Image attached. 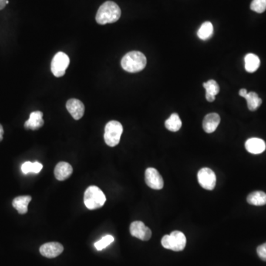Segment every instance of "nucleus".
<instances>
[{
  "label": "nucleus",
  "instance_id": "aec40b11",
  "mask_svg": "<svg viewBox=\"0 0 266 266\" xmlns=\"http://www.w3.org/2000/svg\"><path fill=\"white\" fill-rule=\"evenodd\" d=\"M243 98L246 99L248 109L251 111H255L256 109H258L263 102L258 95L254 92H247Z\"/></svg>",
  "mask_w": 266,
  "mask_h": 266
},
{
  "label": "nucleus",
  "instance_id": "4468645a",
  "mask_svg": "<svg viewBox=\"0 0 266 266\" xmlns=\"http://www.w3.org/2000/svg\"><path fill=\"white\" fill-rule=\"evenodd\" d=\"M45 122L43 120V113L41 111L31 112L29 119L25 122V128L32 130H37L43 126Z\"/></svg>",
  "mask_w": 266,
  "mask_h": 266
},
{
  "label": "nucleus",
  "instance_id": "a878e982",
  "mask_svg": "<svg viewBox=\"0 0 266 266\" xmlns=\"http://www.w3.org/2000/svg\"><path fill=\"white\" fill-rule=\"evenodd\" d=\"M257 253L262 260L266 262V243H263L257 247Z\"/></svg>",
  "mask_w": 266,
  "mask_h": 266
},
{
  "label": "nucleus",
  "instance_id": "c756f323",
  "mask_svg": "<svg viewBox=\"0 0 266 266\" xmlns=\"http://www.w3.org/2000/svg\"><path fill=\"white\" fill-rule=\"evenodd\" d=\"M8 3H9V1H8V0H7L6 4H8Z\"/></svg>",
  "mask_w": 266,
  "mask_h": 266
},
{
  "label": "nucleus",
  "instance_id": "412c9836",
  "mask_svg": "<svg viewBox=\"0 0 266 266\" xmlns=\"http://www.w3.org/2000/svg\"><path fill=\"white\" fill-rule=\"evenodd\" d=\"M214 28L210 22H205L197 31V36L201 40H207L213 36Z\"/></svg>",
  "mask_w": 266,
  "mask_h": 266
},
{
  "label": "nucleus",
  "instance_id": "c85d7f7f",
  "mask_svg": "<svg viewBox=\"0 0 266 266\" xmlns=\"http://www.w3.org/2000/svg\"><path fill=\"white\" fill-rule=\"evenodd\" d=\"M247 90H246V89H241L240 90V92H239V95H240V96H242V97H244L245 96H246V94H247Z\"/></svg>",
  "mask_w": 266,
  "mask_h": 266
},
{
  "label": "nucleus",
  "instance_id": "6ab92c4d",
  "mask_svg": "<svg viewBox=\"0 0 266 266\" xmlns=\"http://www.w3.org/2000/svg\"><path fill=\"white\" fill-rule=\"evenodd\" d=\"M247 202L253 206H265L266 205V194L262 191L253 192L247 197Z\"/></svg>",
  "mask_w": 266,
  "mask_h": 266
},
{
  "label": "nucleus",
  "instance_id": "dca6fc26",
  "mask_svg": "<svg viewBox=\"0 0 266 266\" xmlns=\"http://www.w3.org/2000/svg\"><path fill=\"white\" fill-rule=\"evenodd\" d=\"M31 197L29 195L18 196L14 199L13 206L20 214H25L28 211V204L31 201Z\"/></svg>",
  "mask_w": 266,
  "mask_h": 266
},
{
  "label": "nucleus",
  "instance_id": "393cba45",
  "mask_svg": "<svg viewBox=\"0 0 266 266\" xmlns=\"http://www.w3.org/2000/svg\"><path fill=\"white\" fill-rule=\"evenodd\" d=\"M250 8L253 11L262 14L266 10V0H253Z\"/></svg>",
  "mask_w": 266,
  "mask_h": 266
},
{
  "label": "nucleus",
  "instance_id": "f3484780",
  "mask_svg": "<svg viewBox=\"0 0 266 266\" xmlns=\"http://www.w3.org/2000/svg\"><path fill=\"white\" fill-rule=\"evenodd\" d=\"M203 88L206 89V99L208 102H213L215 100V96L220 92V87L214 80L208 81L203 83Z\"/></svg>",
  "mask_w": 266,
  "mask_h": 266
},
{
  "label": "nucleus",
  "instance_id": "f03ea898",
  "mask_svg": "<svg viewBox=\"0 0 266 266\" xmlns=\"http://www.w3.org/2000/svg\"><path fill=\"white\" fill-rule=\"evenodd\" d=\"M146 65V58L144 54L139 51L127 53L122 60V67L126 72H139L143 71Z\"/></svg>",
  "mask_w": 266,
  "mask_h": 266
},
{
  "label": "nucleus",
  "instance_id": "5701e85b",
  "mask_svg": "<svg viewBox=\"0 0 266 266\" xmlns=\"http://www.w3.org/2000/svg\"><path fill=\"white\" fill-rule=\"evenodd\" d=\"M43 166L42 163H39V162H32L26 161L22 165V173L25 175L28 174V173H39L42 170Z\"/></svg>",
  "mask_w": 266,
  "mask_h": 266
},
{
  "label": "nucleus",
  "instance_id": "bb28decb",
  "mask_svg": "<svg viewBox=\"0 0 266 266\" xmlns=\"http://www.w3.org/2000/svg\"><path fill=\"white\" fill-rule=\"evenodd\" d=\"M6 1L7 0H0V11L3 9L7 5Z\"/></svg>",
  "mask_w": 266,
  "mask_h": 266
},
{
  "label": "nucleus",
  "instance_id": "f8f14e48",
  "mask_svg": "<svg viewBox=\"0 0 266 266\" xmlns=\"http://www.w3.org/2000/svg\"><path fill=\"white\" fill-rule=\"evenodd\" d=\"M72 171L73 169L70 163L64 161L59 162L57 163L54 169V175L57 180L63 181L71 177Z\"/></svg>",
  "mask_w": 266,
  "mask_h": 266
},
{
  "label": "nucleus",
  "instance_id": "1a4fd4ad",
  "mask_svg": "<svg viewBox=\"0 0 266 266\" xmlns=\"http://www.w3.org/2000/svg\"><path fill=\"white\" fill-rule=\"evenodd\" d=\"M129 231L132 237L143 241H147L152 237V231L142 221H134L131 223Z\"/></svg>",
  "mask_w": 266,
  "mask_h": 266
},
{
  "label": "nucleus",
  "instance_id": "cd10ccee",
  "mask_svg": "<svg viewBox=\"0 0 266 266\" xmlns=\"http://www.w3.org/2000/svg\"><path fill=\"white\" fill-rule=\"evenodd\" d=\"M4 129L2 125L0 124V142H2L3 139Z\"/></svg>",
  "mask_w": 266,
  "mask_h": 266
},
{
  "label": "nucleus",
  "instance_id": "423d86ee",
  "mask_svg": "<svg viewBox=\"0 0 266 266\" xmlns=\"http://www.w3.org/2000/svg\"><path fill=\"white\" fill-rule=\"evenodd\" d=\"M70 65L68 55L63 52L57 53L51 62V71L55 77H62Z\"/></svg>",
  "mask_w": 266,
  "mask_h": 266
},
{
  "label": "nucleus",
  "instance_id": "0eeeda50",
  "mask_svg": "<svg viewBox=\"0 0 266 266\" xmlns=\"http://www.w3.org/2000/svg\"><path fill=\"white\" fill-rule=\"evenodd\" d=\"M197 180L201 187L206 190H213L215 187L216 176L210 168H203L197 173Z\"/></svg>",
  "mask_w": 266,
  "mask_h": 266
},
{
  "label": "nucleus",
  "instance_id": "9d476101",
  "mask_svg": "<svg viewBox=\"0 0 266 266\" xmlns=\"http://www.w3.org/2000/svg\"><path fill=\"white\" fill-rule=\"evenodd\" d=\"M63 251V246L56 242L45 243L39 248L41 254L47 258H55L60 255Z\"/></svg>",
  "mask_w": 266,
  "mask_h": 266
},
{
  "label": "nucleus",
  "instance_id": "20e7f679",
  "mask_svg": "<svg viewBox=\"0 0 266 266\" xmlns=\"http://www.w3.org/2000/svg\"><path fill=\"white\" fill-rule=\"evenodd\" d=\"M161 244L166 249L174 251H183L186 245V236L181 231H173L169 235L163 236Z\"/></svg>",
  "mask_w": 266,
  "mask_h": 266
},
{
  "label": "nucleus",
  "instance_id": "39448f33",
  "mask_svg": "<svg viewBox=\"0 0 266 266\" xmlns=\"http://www.w3.org/2000/svg\"><path fill=\"white\" fill-rule=\"evenodd\" d=\"M123 132V126L120 122L117 121H111L105 126V143L111 147L117 146L120 142L121 136Z\"/></svg>",
  "mask_w": 266,
  "mask_h": 266
},
{
  "label": "nucleus",
  "instance_id": "7ed1b4c3",
  "mask_svg": "<svg viewBox=\"0 0 266 266\" xmlns=\"http://www.w3.org/2000/svg\"><path fill=\"white\" fill-rule=\"evenodd\" d=\"M85 206L89 210L100 209L106 202V197L103 192L96 186H89L84 196Z\"/></svg>",
  "mask_w": 266,
  "mask_h": 266
},
{
  "label": "nucleus",
  "instance_id": "b1692460",
  "mask_svg": "<svg viewBox=\"0 0 266 266\" xmlns=\"http://www.w3.org/2000/svg\"><path fill=\"white\" fill-rule=\"evenodd\" d=\"M113 241L114 237L112 235H106L95 243V247H96L98 251H102V250L107 247Z\"/></svg>",
  "mask_w": 266,
  "mask_h": 266
},
{
  "label": "nucleus",
  "instance_id": "ddd939ff",
  "mask_svg": "<svg viewBox=\"0 0 266 266\" xmlns=\"http://www.w3.org/2000/svg\"><path fill=\"white\" fill-rule=\"evenodd\" d=\"M246 150L251 154H261L266 150V145L263 139L251 138L246 141L245 143Z\"/></svg>",
  "mask_w": 266,
  "mask_h": 266
},
{
  "label": "nucleus",
  "instance_id": "f257e3e1",
  "mask_svg": "<svg viewBox=\"0 0 266 266\" xmlns=\"http://www.w3.org/2000/svg\"><path fill=\"white\" fill-rule=\"evenodd\" d=\"M122 15V11L117 4L107 1L101 5L96 14V20L99 25H106L117 22Z\"/></svg>",
  "mask_w": 266,
  "mask_h": 266
},
{
  "label": "nucleus",
  "instance_id": "6e6552de",
  "mask_svg": "<svg viewBox=\"0 0 266 266\" xmlns=\"http://www.w3.org/2000/svg\"><path fill=\"white\" fill-rule=\"evenodd\" d=\"M145 181L149 187L156 190L163 189L164 184L163 177L160 173L158 172L157 169L152 167L148 168L145 172Z\"/></svg>",
  "mask_w": 266,
  "mask_h": 266
},
{
  "label": "nucleus",
  "instance_id": "9b49d317",
  "mask_svg": "<svg viewBox=\"0 0 266 266\" xmlns=\"http://www.w3.org/2000/svg\"><path fill=\"white\" fill-rule=\"evenodd\" d=\"M67 109L75 120H79L85 114V105L79 99H71L66 104Z\"/></svg>",
  "mask_w": 266,
  "mask_h": 266
},
{
  "label": "nucleus",
  "instance_id": "4be33fe9",
  "mask_svg": "<svg viewBox=\"0 0 266 266\" xmlns=\"http://www.w3.org/2000/svg\"><path fill=\"white\" fill-rule=\"evenodd\" d=\"M165 126L171 132H177L181 128L182 122L177 113H173L165 122Z\"/></svg>",
  "mask_w": 266,
  "mask_h": 266
},
{
  "label": "nucleus",
  "instance_id": "2eb2a0df",
  "mask_svg": "<svg viewBox=\"0 0 266 266\" xmlns=\"http://www.w3.org/2000/svg\"><path fill=\"white\" fill-rule=\"evenodd\" d=\"M220 122V117L215 112L208 114L205 116L203 122V128L207 133H213L217 129Z\"/></svg>",
  "mask_w": 266,
  "mask_h": 266
},
{
  "label": "nucleus",
  "instance_id": "a211bd4d",
  "mask_svg": "<svg viewBox=\"0 0 266 266\" xmlns=\"http://www.w3.org/2000/svg\"><path fill=\"white\" fill-rule=\"evenodd\" d=\"M245 68L248 72H254L257 71L260 65L259 57L254 53H248L245 56Z\"/></svg>",
  "mask_w": 266,
  "mask_h": 266
}]
</instances>
